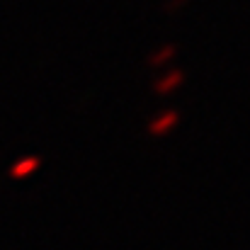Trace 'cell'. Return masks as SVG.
Returning a JSON list of instances; mask_svg holds the SVG:
<instances>
[{
	"instance_id": "obj_1",
	"label": "cell",
	"mask_w": 250,
	"mask_h": 250,
	"mask_svg": "<svg viewBox=\"0 0 250 250\" xmlns=\"http://www.w3.org/2000/svg\"><path fill=\"white\" fill-rule=\"evenodd\" d=\"M182 83H185V71H180V68H170V71H166L161 78H156L153 92L161 95V97H167V95H172L175 90H180V85Z\"/></svg>"
},
{
	"instance_id": "obj_2",
	"label": "cell",
	"mask_w": 250,
	"mask_h": 250,
	"mask_svg": "<svg viewBox=\"0 0 250 250\" xmlns=\"http://www.w3.org/2000/svg\"><path fill=\"white\" fill-rule=\"evenodd\" d=\"M175 56H177V46H175V44H163V46H158V49L148 56V66H151V68L167 66Z\"/></svg>"
},
{
	"instance_id": "obj_3",
	"label": "cell",
	"mask_w": 250,
	"mask_h": 250,
	"mask_svg": "<svg viewBox=\"0 0 250 250\" xmlns=\"http://www.w3.org/2000/svg\"><path fill=\"white\" fill-rule=\"evenodd\" d=\"M175 124H177V112H175V109H167V112L158 114V117L151 122V131H153V134H163L167 129H172Z\"/></svg>"
},
{
	"instance_id": "obj_4",
	"label": "cell",
	"mask_w": 250,
	"mask_h": 250,
	"mask_svg": "<svg viewBox=\"0 0 250 250\" xmlns=\"http://www.w3.org/2000/svg\"><path fill=\"white\" fill-rule=\"evenodd\" d=\"M187 5H189V0H166L163 12H166V15H175L177 10H182V7H187Z\"/></svg>"
}]
</instances>
